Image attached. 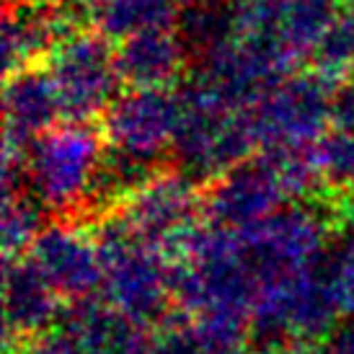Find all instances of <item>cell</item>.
Listing matches in <instances>:
<instances>
[{
    "label": "cell",
    "mask_w": 354,
    "mask_h": 354,
    "mask_svg": "<svg viewBox=\"0 0 354 354\" xmlns=\"http://www.w3.org/2000/svg\"><path fill=\"white\" fill-rule=\"evenodd\" d=\"M176 93L181 101V124L174 148L189 171L207 176L236 168L259 145L251 109L230 106L194 75Z\"/></svg>",
    "instance_id": "1"
},
{
    "label": "cell",
    "mask_w": 354,
    "mask_h": 354,
    "mask_svg": "<svg viewBox=\"0 0 354 354\" xmlns=\"http://www.w3.org/2000/svg\"><path fill=\"white\" fill-rule=\"evenodd\" d=\"M62 122L93 124L106 117L119 99V73L114 62V44L99 31H73L55 44L47 57Z\"/></svg>",
    "instance_id": "2"
},
{
    "label": "cell",
    "mask_w": 354,
    "mask_h": 354,
    "mask_svg": "<svg viewBox=\"0 0 354 354\" xmlns=\"http://www.w3.org/2000/svg\"><path fill=\"white\" fill-rule=\"evenodd\" d=\"M334 80L318 70H297L266 91L251 109L259 145L266 153L310 150L328 132Z\"/></svg>",
    "instance_id": "3"
},
{
    "label": "cell",
    "mask_w": 354,
    "mask_h": 354,
    "mask_svg": "<svg viewBox=\"0 0 354 354\" xmlns=\"http://www.w3.org/2000/svg\"><path fill=\"white\" fill-rule=\"evenodd\" d=\"M101 124L106 142L119 156L142 163L176 145L181 101L171 88L124 91Z\"/></svg>",
    "instance_id": "4"
},
{
    "label": "cell",
    "mask_w": 354,
    "mask_h": 354,
    "mask_svg": "<svg viewBox=\"0 0 354 354\" xmlns=\"http://www.w3.org/2000/svg\"><path fill=\"white\" fill-rule=\"evenodd\" d=\"M104 129L62 122L31 142L26 160L34 187L52 202L78 194L88 184L104 153Z\"/></svg>",
    "instance_id": "5"
},
{
    "label": "cell",
    "mask_w": 354,
    "mask_h": 354,
    "mask_svg": "<svg viewBox=\"0 0 354 354\" xmlns=\"http://www.w3.org/2000/svg\"><path fill=\"white\" fill-rule=\"evenodd\" d=\"M62 119L57 91L47 68L19 70L6 75L3 122H6V156L26 158L31 142L57 127Z\"/></svg>",
    "instance_id": "6"
},
{
    "label": "cell",
    "mask_w": 354,
    "mask_h": 354,
    "mask_svg": "<svg viewBox=\"0 0 354 354\" xmlns=\"http://www.w3.org/2000/svg\"><path fill=\"white\" fill-rule=\"evenodd\" d=\"M189 47L176 29L135 34L114 44V62L127 91L171 88L187 75Z\"/></svg>",
    "instance_id": "7"
},
{
    "label": "cell",
    "mask_w": 354,
    "mask_h": 354,
    "mask_svg": "<svg viewBox=\"0 0 354 354\" xmlns=\"http://www.w3.org/2000/svg\"><path fill=\"white\" fill-rule=\"evenodd\" d=\"M68 31L52 6H31L21 0H6L3 13V62L6 75L34 68L47 59Z\"/></svg>",
    "instance_id": "8"
},
{
    "label": "cell",
    "mask_w": 354,
    "mask_h": 354,
    "mask_svg": "<svg viewBox=\"0 0 354 354\" xmlns=\"http://www.w3.org/2000/svg\"><path fill=\"white\" fill-rule=\"evenodd\" d=\"M178 13V0H99L93 31L111 44H119L145 31L176 29Z\"/></svg>",
    "instance_id": "9"
},
{
    "label": "cell",
    "mask_w": 354,
    "mask_h": 354,
    "mask_svg": "<svg viewBox=\"0 0 354 354\" xmlns=\"http://www.w3.org/2000/svg\"><path fill=\"white\" fill-rule=\"evenodd\" d=\"M176 31L187 41L189 52L202 57L238 37V8L233 0H217L199 8H184L178 13Z\"/></svg>",
    "instance_id": "10"
},
{
    "label": "cell",
    "mask_w": 354,
    "mask_h": 354,
    "mask_svg": "<svg viewBox=\"0 0 354 354\" xmlns=\"http://www.w3.org/2000/svg\"><path fill=\"white\" fill-rule=\"evenodd\" d=\"M313 166L331 181H354V132L328 129L310 150Z\"/></svg>",
    "instance_id": "11"
},
{
    "label": "cell",
    "mask_w": 354,
    "mask_h": 354,
    "mask_svg": "<svg viewBox=\"0 0 354 354\" xmlns=\"http://www.w3.org/2000/svg\"><path fill=\"white\" fill-rule=\"evenodd\" d=\"M331 127L354 132V75L339 80L331 96Z\"/></svg>",
    "instance_id": "12"
},
{
    "label": "cell",
    "mask_w": 354,
    "mask_h": 354,
    "mask_svg": "<svg viewBox=\"0 0 354 354\" xmlns=\"http://www.w3.org/2000/svg\"><path fill=\"white\" fill-rule=\"evenodd\" d=\"M209 3H217V0H178V8H199V6H209Z\"/></svg>",
    "instance_id": "13"
},
{
    "label": "cell",
    "mask_w": 354,
    "mask_h": 354,
    "mask_svg": "<svg viewBox=\"0 0 354 354\" xmlns=\"http://www.w3.org/2000/svg\"><path fill=\"white\" fill-rule=\"evenodd\" d=\"M21 3H31V6H57L59 0H21Z\"/></svg>",
    "instance_id": "14"
},
{
    "label": "cell",
    "mask_w": 354,
    "mask_h": 354,
    "mask_svg": "<svg viewBox=\"0 0 354 354\" xmlns=\"http://www.w3.org/2000/svg\"><path fill=\"white\" fill-rule=\"evenodd\" d=\"M233 3H243V0H233Z\"/></svg>",
    "instance_id": "15"
}]
</instances>
